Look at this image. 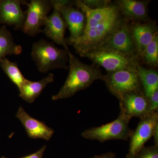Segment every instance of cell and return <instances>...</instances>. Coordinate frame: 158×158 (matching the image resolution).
I'll use <instances>...</instances> for the list:
<instances>
[{"label": "cell", "mask_w": 158, "mask_h": 158, "mask_svg": "<svg viewBox=\"0 0 158 158\" xmlns=\"http://www.w3.org/2000/svg\"><path fill=\"white\" fill-rule=\"evenodd\" d=\"M74 5L85 12L87 18L83 35L72 44L81 57L89 51L100 48L125 20L115 2L98 9L87 8L80 0L75 1Z\"/></svg>", "instance_id": "cell-1"}, {"label": "cell", "mask_w": 158, "mask_h": 158, "mask_svg": "<svg viewBox=\"0 0 158 158\" xmlns=\"http://www.w3.org/2000/svg\"><path fill=\"white\" fill-rule=\"evenodd\" d=\"M68 54L69 73L59 93L52 97L53 101L73 96L80 90L89 88L95 81L102 80L103 76L99 66L93 63L90 65L83 63L69 50Z\"/></svg>", "instance_id": "cell-2"}, {"label": "cell", "mask_w": 158, "mask_h": 158, "mask_svg": "<svg viewBox=\"0 0 158 158\" xmlns=\"http://www.w3.org/2000/svg\"><path fill=\"white\" fill-rule=\"evenodd\" d=\"M68 50L58 48L53 43L41 39L33 44L31 55L39 71L45 73L56 69H69Z\"/></svg>", "instance_id": "cell-3"}, {"label": "cell", "mask_w": 158, "mask_h": 158, "mask_svg": "<svg viewBox=\"0 0 158 158\" xmlns=\"http://www.w3.org/2000/svg\"><path fill=\"white\" fill-rule=\"evenodd\" d=\"M98 66L105 69L107 73L121 70H137L140 64L138 57L110 49L99 48L89 51L83 56Z\"/></svg>", "instance_id": "cell-4"}, {"label": "cell", "mask_w": 158, "mask_h": 158, "mask_svg": "<svg viewBox=\"0 0 158 158\" xmlns=\"http://www.w3.org/2000/svg\"><path fill=\"white\" fill-rule=\"evenodd\" d=\"M130 118L120 113L116 120L98 127H93L84 131L83 138L91 140H98L101 143L111 140L127 141L133 132L129 126Z\"/></svg>", "instance_id": "cell-5"}, {"label": "cell", "mask_w": 158, "mask_h": 158, "mask_svg": "<svg viewBox=\"0 0 158 158\" xmlns=\"http://www.w3.org/2000/svg\"><path fill=\"white\" fill-rule=\"evenodd\" d=\"M102 80L110 93L118 100L131 91L143 90L137 70H121L108 72Z\"/></svg>", "instance_id": "cell-6"}, {"label": "cell", "mask_w": 158, "mask_h": 158, "mask_svg": "<svg viewBox=\"0 0 158 158\" xmlns=\"http://www.w3.org/2000/svg\"><path fill=\"white\" fill-rule=\"evenodd\" d=\"M27 10L25 22L22 31L25 34L34 37L43 32L41 27L44 26L49 12L52 8L51 1L31 0L27 3Z\"/></svg>", "instance_id": "cell-7"}, {"label": "cell", "mask_w": 158, "mask_h": 158, "mask_svg": "<svg viewBox=\"0 0 158 158\" xmlns=\"http://www.w3.org/2000/svg\"><path fill=\"white\" fill-rule=\"evenodd\" d=\"M118 100L120 113L130 119L133 117L142 119L153 113L149 100L144 95L143 90L131 91Z\"/></svg>", "instance_id": "cell-8"}, {"label": "cell", "mask_w": 158, "mask_h": 158, "mask_svg": "<svg viewBox=\"0 0 158 158\" xmlns=\"http://www.w3.org/2000/svg\"><path fill=\"white\" fill-rule=\"evenodd\" d=\"M68 1L52 0L54 11L50 15H48L46 20L45 27L43 32L46 36L54 42L64 47L65 49L69 50L65 37L66 23L61 15L60 9L63 5Z\"/></svg>", "instance_id": "cell-9"}, {"label": "cell", "mask_w": 158, "mask_h": 158, "mask_svg": "<svg viewBox=\"0 0 158 158\" xmlns=\"http://www.w3.org/2000/svg\"><path fill=\"white\" fill-rule=\"evenodd\" d=\"M158 125V112L141 119L138 127L130 137L128 152L126 158H135L144 144L152 137L154 131Z\"/></svg>", "instance_id": "cell-10"}, {"label": "cell", "mask_w": 158, "mask_h": 158, "mask_svg": "<svg viewBox=\"0 0 158 158\" xmlns=\"http://www.w3.org/2000/svg\"><path fill=\"white\" fill-rule=\"evenodd\" d=\"M74 1H68L60 9L61 15L69 28L70 35L66 38L67 44L72 45L83 35L87 18L85 13L77 7H73Z\"/></svg>", "instance_id": "cell-11"}, {"label": "cell", "mask_w": 158, "mask_h": 158, "mask_svg": "<svg viewBox=\"0 0 158 158\" xmlns=\"http://www.w3.org/2000/svg\"><path fill=\"white\" fill-rule=\"evenodd\" d=\"M99 48L110 49L138 57L130 32V22L125 19Z\"/></svg>", "instance_id": "cell-12"}, {"label": "cell", "mask_w": 158, "mask_h": 158, "mask_svg": "<svg viewBox=\"0 0 158 158\" xmlns=\"http://www.w3.org/2000/svg\"><path fill=\"white\" fill-rule=\"evenodd\" d=\"M130 29L139 58L146 47L158 34L157 23L151 19L144 22H130Z\"/></svg>", "instance_id": "cell-13"}, {"label": "cell", "mask_w": 158, "mask_h": 158, "mask_svg": "<svg viewBox=\"0 0 158 158\" xmlns=\"http://www.w3.org/2000/svg\"><path fill=\"white\" fill-rule=\"evenodd\" d=\"M20 0H0V24L14 26L15 30H22L25 22L26 11L21 5L27 4Z\"/></svg>", "instance_id": "cell-14"}, {"label": "cell", "mask_w": 158, "mask_h": 158, "mask_svg": "<svg viewBox=\"0 0 158 158\" xmlns=\"http://www.w3.org/2000/svg\"><path fill=\"white\" fill-rule=\"evenodd\" d=\"M15 116L22 123L30 138H40L48 141L53 135L55 131L52 128L48 126L44 122L31 117L21 106L19 108Z\"/></svg>", "instance_id": "cell-15"}, {"label": "cell", "mask_w": 158, "mask_h": 158, "mask_svg": "<svg viewBox=\"0 0 158 158\" xmlns=\"http://www.w3.org/2000/svg\"><path fill=\"white\" fill-rule=\"evenodd\" d=\"M122 15L130 22H144L150 20L148 15V5L150 1L116 0Z\"/></svg>", "instance_id": "cell-16"}, {"label": "cell", "mask_w": 158, "mask_h": 158, "mask_svg": "<svg viewBox=\"0 0 158 158\" xmlns=\"http://www.w3.org/2000/svg\"><path fill=\"white\" fill-rule=\"evenodd\" d=\"M54 77L53 74L50 73L47 77L38 81H32L27 79L19 89V96L29 103L34 102L47 86L54 81Z\"/></svg>", "instance_id": "cell-17"}, {"label": "cell", "mask_w": 158, "mask_h": 158, "mask_svg": "<svg viewBox=\"0 0 158 158\" xmlns=\"http://www.w3.org/2000/svg\"><path fill=\"white\" fill-rule=\"evenodd\" d=\"M144 95L148 98L158 90V73L153 68L147 69L139 64L137 67Z\"/></svg>", "instance_id": "cell-18"}, {"label": "cell", "mask_w": 158, "mask_h": 158, "mask_svg": "<svg viewBox=\"0 0 158 158\" xmlns=\"http://www.w3.org/2000/svg\"><path fill=\"white\" fill-rule=\"evenodd\" d=\"M22 48L14 42L12 35L6 26L0 27V61L9 55H18Z\"/></svg>", "instance_id": "cell-19"}, {"label": "cell", "mask_w": 158, "mask_h": 158, "mask_svg": "<svg viewBox=\"0 0 158 158\" xmlns=\"http://www.w3.org/2000/svg\"><path fill=\"white\" fill-rule=\"evenodd\" d=\"M0 66L19 90L27 79L19 70L17 63L11 62L6 57L0 61Z\"/></svg>", "instance_id": "cell-20"}, {"label": "cell", "mask_w": 158, "mask_h": 158, "mask_svg": "<svg viewBox=\"0 0 158 158\" xmlns=\"http://www.w3.org/2000/svg\"><path fill=\"white\" fill-rule=\"evenodd\" d=\"M140 64L153 68L158 66V34L146 47L139 57Z\"/></svg>", "instance_id": "cell-21"}, {"label": "cell", "mask_w": 158, "mask_h": 158, "mask_svg": "<svg viewBox=\"0 0 158 158\" xmlns=\"http://www.w3.org/2000/svg\"><path fill=\"white\" fill-rule=\"evenodd\" d=\"M135 158H158V145L144 146L137 154Z\"/></svg>", "instance_id": "cell-22"}, {"label": "cell", "mask_w": 158, "mask_h": 158, "mask_svg": "<svg viewBox=\"0 0 158 158\" xmlns=\"http://www.w3.org/2000/svg\"><path fill=\"white\" fill-rule=\"evenodd\" d=\"M83 4L91 9H102L108 6L112 1L110 0H83Z\"/></svg>", "instance_id": "cell-23"}, {"label": "cell", "mask_w": 158, "mask_h": 158, "mask_svg": "<svg viewBox=\"0 0 158 158\" xmlns=\"http://www.w3.org/2000/svg\"><path fill=\"white\" fill-rule=\"evenodd\" d=\"M148 99L152 112H158V90L154 92Z\"/></svg>", "instance_id": "cell-24"}, {"label": "cell", "mask_w": 158, "mask_h": 158, "mask_svg": "<svg viewBox=\"0 0 158 158\" xmlns=\"http://www.w3.org/2000/svg\"><path fill=\"white\" fill-rule=\"evenodd\" d=\"M46 148V145H44V146L41 148L40 149L37 151V152L30 155L26 156L23 157L21 158H42L43 156L44 153L45 151ZM1 158H7L5 156H2Z\"/></svg>", "instance_id": "cell-25"}, {"label": "cell", "mask_w": 158, "mask_h": 158, "mask_svg": "<svg viewBox=\"0 0 158 158\" xmlns=\"http://www.w3.org/2000/svg\"><path fill=\"white\" fill-rule=\"evenodd\" d=\"M90 158H116V154L115 153L110 152L101 155L95 156Z\"/></svg>", "instance_id": "cell-26"}, {"label": "cell", "mask_w": 158, "mask_h": 158, "mask_svg": "<svg viewBox=\"0 0 158 158\" xmlns=\"http://www.w3.org/2000/svg\"><path fill=\"white\" fill-rule=\"evenodd\" d=\"M152 136L153 137L154 141V144L158 145V125L155 128Z\"/></svg>", "instance_id": "cell-27"}]
</instances>
